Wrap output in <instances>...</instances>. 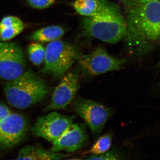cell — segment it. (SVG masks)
<instances>
[{
  "label": "cell",
  "instance_id": "1",
  "mask_svg": "<svg viewBox=\"0 0 160 160\" xmlns=\"http://www.w3.org/2000/svg\"><path fill=\"white\" fill-rule=\"evenodd\" d=\"M126 9L127 32L124 39L131 54L142 57L160 43V0Z\"/></svg>",
  "mask_w": 160,
  "mask_h": 160
},
{
  "label": "cell",
  "instance_id": "2",
  "mask_svg": "<svg viewBox=\"0 0 160 160\" xmlns=\"http://www.w3.org/2000/svg\"><path fill=\"white\" fill-rule=\"evenodd\" d=\"M4 92L8 102L18 109H25L44 99L49 92L46 82L30 69L8 81Z\"/></svg>",
  "mask_w": 160,
  "mask_h": 160
},
{
  "label": "cell",
  "instance_id": "3",
  "mask_svg": "<svg viewBox=\"0 0 160 160\" xmlns=\"http://www.w3.org/2000/svg\"><path fill=\"white\" fill-rule=\"evenodd\" d=\"M82 25L89 36L110 44L124 39L127 32L126 19L120 9L95 16L83 17Z\"/></svg>",
  "mask_w": 160,
  "mask_h": 160
},
{
  "label": "cell",
  "instance_id": "4",
  "mask_svg": "<svg viewBox=\"0 0 160 160\" xmlns=\"http://www.w3.org/2000/svg\"><path fill=\"white\" fill-rule=\"evenodd\" d=\"M81 55L72 44L59 40L50 42L46 48L42 72L58 78L63 77Z\"/></svg>",
  "mask_w": 160,
  "mask_h": 160
},
{
  "label": "cell",
  "instance_id": "5",
  "mask_svg": "<svg viewBox=\"0 0 160 160\" xmlns=\"http://www.w3.org/2000/svg\"><path fill=\"white\" fill-rule=\"evenodd\" d=\"M72 108L96 136L100 134L112 115V111L109 107L83 98H77L72 104Z\"/></svg>",
  "mask_w": 160,
  "mask_h": 160
},
{
  "label": "cell",
  "instance_id": "6",
  "mask_svg": "<svg viewBox=\"0 0 160 160\" xmlns=\"http://www.w3.org/2000/svg\"><path fill=\"white\" fill-rule=\"evenodd\" d=\"M26 56L18 44L0 42V78L14 79L26 71Z\"/></svg>",
  "mask_w": 160,
  "mask_h": 160
},
{
  "label": "cell",
  "instance_id": "7",
  "mask_svg": "<svg viewBox=\"0 0 160 160\" xmlns=\"http://www.w3.org/2000/svg\"><path fill=\"white\" fill-rule=\"evenodd\" d=\"M77 62L86 73L94 76L120 70L126 60L112 56L106 49L100 46L89 54L81 55Z\"/></svg>",
  "mask_w": 160,
  "mask_h": 160
},
{
  "label": "cell",
  "instance_id": "8",
  "mask_svg": "<svg viewBox=\"0 0 160 160\" xmlns=\"http://www.w3.org/2000/svg\"><path fill=\"white\" fill-rule=\"evenodd\" d=\"M74 119V116L52 112L38 118L32 128V132L38 137L53 142L73 123Z\"/></svg>",
  "mask_w": 160,
  "mask_h": 160
},
{
  "label": "cell",
  "instance_id": "9",
  "mask_svg": "<svg viewBox=\"0 0 160 160\" xmlns=\"http://www.w3.org/2000/svg\"><path fill=\"white\" fill-rule=\"evenodd\" d=\"M27 129L25 117L12 112L0 122V147L10 148L16 146L25 138Z\"/></svg>",
  "mask_w": 160,
  "mask_h": 160
},
{
  "label": "cell",
  "instance_id": "10",
  "mask_svg": "<svg viewBox=\"0 0 160 160\" xmlns=\"http://www.w3.org/2000/svg\"><path fill=\"white\" fill-rule=\"evenodd\" d=\"M79 86L78 72L74 70L65 75L55 89L44 111L65 109L74 99Z\"/></svg>",
  "mask_w": 160,
  "mask_h": 160
},
{
  "label": "cell",
  "instance_id": "11",
  "mask_svg": "<svg viewBox=\"0 0 160 160\" xmlns=\"http://www.w3.org/2000/svg\"><path fill=\"white\" fill-rule=\"evenodd\" d=\"M87 136L84 128L78 124H72L52 143L51 151L72 152L86 146Z\"/></svg>",
  "mask_w": 160,
  "mask_h": 160
},
{
  "label": "cell",
  "instance_id": "12",
  "mask_svg": "<svg viewBox=\"0 0 160 160\" xmlns=\"http://www.w3.org/2000/svg\"><path fill=\"white\" fill-rule=\"evenodd\" d=\"M72 6L83 17L95 16L120 9L117 5L108 0H75Z\"/></svg>",
  "mask_w": 160,
  "mask_h": 160
},
{
  "label": "cell",
  "instance_id": "13",
  "mask_svg": "<svg viewBox=\"0 0 160 160\" xmlns=\"http://www.w3.org/2000/svg\"><path fill=\"white\" fill-rule=\"evenodd\" d=\"M67 155L49 151L39 145L25 146L19 151L17 159L57 160L66 157Z\"/></svg>",
  "mask_w": 160,
  "mask_h": 160
},
{
  "label": "cell",
  "instance_id": "14",
  "mask_svg": "<svg viewBox=\"0 0 160 160\" xmlns=\"http://www.w3.org/2000/svg\"><path fill=\"white\" fill-rule=\"evenodd\" d=\"M24 23L18 18L8 16L0 21V42H6L13 38L23 31Z\"/></svg>",
  "mask_w": 160,
  "mask_h": 160
},
{
  "label": "cell",
  "instance_id": "15",
  "mask_svg": "<svg viewBox=\"0 0 160 160\" xmlns=\"http://www.w3.org/2000/svg\"><path fill=\"white\" fill-rule=\"evenodd\" d=\"M65 33V29L62 26L53 25L36 30L31 33L29 38L39 42H50L59 40Z\"/></svg>",
  "mask_w": 160,
  "mask_h": 160
},
{
  "label": "cell",
  "instance_id": "16",
  "mask_svg": "<svg viewBox=\"0 0 160 160\" xmlns=\"http://www.w3.org/2000/svg\"><path fill=\"white\" fill-rule=\"evenodd\" d=\"M28 53L29 58L33 65L41 66L45 61L46 48L39 42H34L29 44L28 47Z\"/></svg>",
  "mask_w": 160,
  "mask_h": 160
},
{
  "label": "cell",
  "instance_id": "17",
  "mask_svg": "<svg viewBox=\"0 0 160 160\" xmlns=\"http://www.w3.org/2000/svg\"><path fill=\"white\" fill-rule=\"evenodd\" d=\"M112 136L110 133L101 136L92 146L90 150L91 154H100L108 151L111 147Z\"/></svg>",
  "mask_w": 160,
  "mask_h": 160
},
{
  "label": "cell",
  "instance_id": "18",
  "mask_svg": "<svg viewBox=\"0 0 160 160\" xmlns=\"http://www.w3.org/2000/svg\"><path fill=\"white\" fill-rule=\"evenodd\" d=\"M120 156L115 151H108L100 154H91L86 158L89 160H118L120 159Z\"/></svg>",
  "mask_w": 160,
  "mask_h": 160
},
{
  "label": "cell",
  "instance_id": "19",
  "mask_svg": "<svg viewBox=\"0 0 160 160\" xmlns=\"http://www.w3.org/2000/svg\"><path fill=\"white\" fill-rule=\"evenodd\" d=\"M27 3L32 8L42 9L49 8L55 3V0H27Z\"/></svg>",
  "mask_w": 160,
  "mask_h": 160
},
{
  "label": "cell",
  "instance_id": "20",
  "mask_svg": "<svg viewBox=\"0 0 160 160\" xmlns=\"http://www.w3.org/2000/svg\"><path fill=\"white\" fill-rule=\"evenodd\" d=\"M12 112V111L7 106L0 103V122Z\"/></svg>",
  "mask_w": 160,
  "mask_h": 160
},
{
  "label": "cell",
  "instance_id": "21",
  "mask_svg": "<svg viewBox=\"0 0 160 160\" xmlns=\"http://www.w3.org/2000/svg\"><path fill=\"white\" fill-rule=\"evenodd\" d=\"M154 0H132L131 2L129 3V5L125 6V8H127L131 6H135L138 4H142V3L148 2H151Z\"/></svg>",
  "mask_w": 160,
  "mask_h": 160
},
{
  "label": "cell",
  "instance_id": "22",
  "mask_svg": "<svg viewBox=\"0 0 160 160\" xmlns=\"http://www.w3.org/2000/svg\"><path fill=\"white\" fill-rule=\"evenodd\" d=\"M120 2H122V3L124 4L125 6H127L129 3L131 2L132 0H119Z\"/></svg>",
  "mask_w": 160,
  "mask_h": 160
},
{
  "label": "cell",
  "instance_id": "23",
  "mask_svg": "<svg viewBox=\"0 0 160 160\" xmlns=\"http://www.w3.org/2000/svg\"><path fill=\"white\" fill-rule=\"evenodd\" d=\"M155 67L157 69H160V58L159 59L158 61V62L157 63Z\"/></svg>",
  "mask_w": 160,
  "mask_h": 160
},
{
  "label": "cell",
  "instance_id": "24",
  "mask_svg": "<svg viewBox=\"0 0 160 160\" xmlns=\"http://www.w3.org/2000/svg\"><path fill=\"white\" fill-rule=\"evenodd\" d=\"M158 90H159L160 92V82L158 83Z\"/></svg>",
  "mask_w": 160,
  "mask_h": 160
}]
</instances>
